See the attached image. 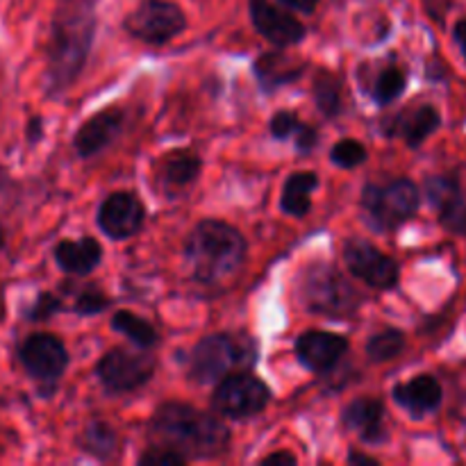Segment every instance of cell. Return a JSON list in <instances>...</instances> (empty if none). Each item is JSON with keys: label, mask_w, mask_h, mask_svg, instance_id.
I'll return each instance as SVG.
<instances>
[{"label": "cell", "mask_w": 466, "mask_h": 466, "mask_svg": "<svg viewBox=\"0 0 466 466\" xmlns=\"http://www.w3.org/2000/svg\"><path fill=\"white\" fill-rule=\"evenodd\" d=\"M271 400V391L259 378L232 373L223 378L212 396V408L228 419H248L262 412Z\"/></svg>", "instance_id": "ba28073f"}, {"label": "cell", "mask_w": 466, "mask_h": 466, "mask_svg": "<svg viewBox=\"0 0 466 466\" xmlns=\"http://www.w3.org/2000/svg\"><path fill=\"white\" fill-rule=\"evenodd\" d=\"M346 350H349V339L335 335V332L309 330L303 332L296 341V355H299L300 364L317 373H326L337 367Z\"/></svg>", "instance_id": "5bb4252c"}, {"label": "cell", "mask_w": 466, "mask_h": 466, "mask_svg": "<svg viewBox=\"0 0 466 466\" xmlns=\"http://www.w3.org/2000/svg\"><path fill=\"white\" fill-rule=\"evenodd\" d=\"M107 305H109L107 296H105L100 289H96V287H89V289L77 294L73 309H76L77 314H82V317H94V314L103 312Z\"/></svg>", "instance_id": "f546056e"}, {"label": "cell", "mask_w": 466, "mask_h": 466, "mask_svg": "<svg viewBox=\"0 0 466 466\" xmlns=\"http://www.w3.org/2000/svg\"><path fill=\"white\" fill-rule=\"evenodd\" d=\"M200 157L191 150H173V153L164 155L162 164H159V180L167 189H182V187L191 185L198 177Z\"/></svg>", "instance_id": "ffe728a7"}, {"label": "cell", "mask_w": 466, "mask_h": 466, "mask_svg": "<svg viewBox=\"0 0 466 466\" xmlns=\"http://www.w3.org/2000/svg\"><path fill=\"white\" fill-rule=\"evenodd\" d=\"M349 462H350V464H373V466H376V464H378V460L369 458V455L350 453V455H349Z\"/></svg>", "instance_id": "f35d334b"}, {"label": "cell", "mask_w": 466, "mask_h": 466, "mask_svg": "<svg viewBox=\"0 0 466 466\" xmlns=\"http://www.w3.org/2000/svg\"><path fill=\"white\" fill-rule=\"evenodd\" d=\"M18 360L27 376L39 382H57L68 367L66 346L48 332H35L18 349Z\"/></svg>", "instance_id": "30bf717a"}, {"label": "cell", "mask_w": 466, "mask_h": 466, "mask_svg": "<svg viewBox=\"0 0 466 466\" xmlns=\"http://www.w3.org/2000/svg\"><path fill=\"white\" fill-rule=\"evenodd\" d=\"M255 73H258L259 82H262L267 89L268 86L276 89V86L285 85V82L296 80V77L303 73V66H291L289 59L282 57V55H267V57H262L258 62Z\"/></svg>", "instance_id": "d4e9b609"}, {"label": "cell", "mask_w": 466, "mask_h": 466, "mask_svg": "<svg viewBox=\"0 0 466 466\" xmlns=\"http://www.w3.org/2000/svg\"><path fill=\"white\" fill-rule=\"evenodd\" d=\"M341 423L349 431L358 432L367 444H380L387 440L385 408L376 399H358L344 410Z\"/></svg>", "instance_id": "e0dca14e"}, {"label": "cell", "mask_w": 466, "mask_h": 466, "mask_svg": "<svg viewBox=\"0 0 466 466\" xmlns=\"http://www.w3.org/2000/svg\"><path fill=\"white\" fill-rule=\"evenodd\" d=\"M426 194L432 208L440 212L441 226L455 235H466V198L460 182L449 176L428 177Z\"/></svg>", "instance_id": "9a60e30c"}, {"label": "cell", "mask_w": 466, "mask_h": 466, "mask_svg": "<svg viewBox=\"0 0 466 466\" xmlns=\"http://www.w3.org/2000/svg\"><path fill=\"white\" fill-rule=\"evenodd\" d=\"M299 299L305 309L330 319H344L358 312L362 296L330 264H312L299 280Z\"/></svg>", "instance_id": "277c9868"}, {"label": "cell", "mask_w": 466, "mask_h": 466, "mask_svg": "<svg viewBox=\"0 0 466 466\" xmlns=\"http://www.w3.org/2000/svg\"><path fill=\"white\" fill-rule=\"evenodd\" d=\"M319 187L317 173L312 171H299L289 176L282 189V212L291 214V217H305L312 208V191Z\"/></svg>", "instance_id": "44dd1931"}, {"label": "cell", "mask_w": 466, "mask_h": 466, "mask_svg": "<svg viewBox=\"0 0 466 466\" xmlns=\"http://www.w3.org/2000/svg\"><path fill=\"white\" fill-rule=\"evenodd\" d=\"M150 432L167 449L177 451L187 460L217 458L226 453L230 444V432L214 414L185 403H164L155 412Z\"/></svg>", "instance_id": "7a4b0ae2"}, {"label": "cell", "mask_w": 466, "mask_h": 466, "mask_svg": "<svg viewBox=\"0 0 466 466\" xmlns=\"http://www.w3.org/2000/svg\"><path fill=\"white\" fill-rule=\"evenodd\" d=\"M285 7L294 9V12H303V14H312L317 9L319 0H280Z\"/></svg>", "instance_id": "d590c367"}, {"label": "cell", "mask_w": 466, "mask_h": 466, "mask_svg": "<svg viewBox=\"0 0 466 466\" xmlns=\"http://www.w3.org/2000/svg\"><path fill=\"white\" fill-rule=\"evenodd\" d=\"M408 86V76L400 68H387L378 76L376 85H373V100L378 105H390L396 98H400Z\"/></svg>", "instance_id": "83f0119b"}, {"label": "cell", "mask_w": 466, "mask_h": 466, "mask_svg": "<svg viewBox=\"0 0 466 466\" xmlns=\"http://www.w3.org/2000/svg\"><path fill=\"white\" fill-rule=\"evenodd\" d=\"M296 137H299V139H296V144H299V148L303 150V153L312 150L314 146H317V139H319L317 130L309 126H300L299 132H296Z\"/></svg>", "instance_id": "836d02e7"}, {"label": "cell", "mask_w": 466, "mask_h": 466, "mask_svg": "<svg viewBox=\"0 0 466 466\" xmlns=\"http://www.w3.org/2000/svg\"><path fill=\"white\" fill-rule=\"evenodd\" d=\"M41 135H44V121H41L39 116L30 118V123H27L25 137L32 141V144H35V141L41 139Z\"/></svg>", "instance_id": "8d00e7d4"}, {"label": "cell", "mask_w": 466, "mask_h": 466, "mask_svg": "<svg viewBox=\"0 0 466 466\" xmlns=\"http://www.w3.org/2000/svg\"><path fill=\"white\" fill-rule=\"evenodd\" d=\"M441 385L432 376H417L414 380L394 387V400L414 417L435 412L441 405Z\"/></svg>", "instance_id": "ac0fdd59"}, {"label": "cell", "mask_w": 466, "mask_h": 466, "mask_svg": "<svg viewBox=\"0 0 466 466\" xmlns=\"http://www.w3.org/2000/svg\"><path fill=\"white\" fill-rule=\"evenodd\" d=\"M100 258H103V248L91 237H82L77 241H59L55 246V262L62 271L71 273V276H86L98 267Z\"/></svg>", "instance_id": "d6986e66"}, {"label": "cell", "mask_w": 466, "mask_h": 466, "mask_svg": "<svg viewBox=\"0 0 466 466\" xmlns=\"http://www.w3.org/2000/svg\"><path fill=\"white\" fill-rule=\"evenodd\" d=\"M185 255L200 282H218L232 276L246 258V239L223 221H203L191 230Z\"/></svg>", "instance_id": "3957f363"}, {"label": "cell", "mask_w": 466, "mask_h": 466, "mask_svg": "<svg viewBox=\"0 0 466 466\" xmlns=\"http://www.w3.org/2000/svg\"><path fill=\"white\" fill-rule=\"evenodd\" d=\"M255 362L248 341L232 335H209L200 341L189 358V371L200 385L221 382L239 369Z\"/></svg>", "instance_id": "5b68a950"}, {"label": "cell", "mask_w": 466, "mask_h": 466, "mask_svg": "<svg viewBox=\"0 0 466 466\" xmlns=\"http://www.w3.org/2000/svg\"><path fill=\"white\" fill-rule=\"evenodd\" d=\"M344 262L349 271L369 287L391 289L399 282V264L390 255L380 253L373 244L362 239H349L344 244Z\"/></svg>", "instance_id": "8fae6325"}, {"label": "cell", "mask_w": 466, "mask_h": 466, "mask_svg": "<svg viewBox=\"0 0 466 466\" xmlns=\"http://www.w3.org/2000/svg\"><path fill=\"white\" fill-rule=\"evenodd\" d=\"M440 112L432 105H421L408 118H396V130L405 137L408 146L417 148L440 127Z\"/></svg>", "instance_id": "7402d4cb"}, {"label": "cell", "mask_w": 466, "mask_h": 466, "mask_svg": "<svg viewBox=\"0 0 466 466\" xmlns=\"http://www.w3.org/2000/svg\"><path fill=\"white\" fill-rule=\"evenodd\" d=\"M458 417L466 423V394L462 396V403H460V408H458Z\"/></svg>", "instance_id": "ab89813d"}, {"label": "cell", "mask_w": 466, "mask_h": 466, "mask_svg": "<svg viewBox=\"0 0 466 466\" xmlns=\"http://www.w3.org/2000/svg\"><path fill=\"white\" fill-rule=\"evenodd\" d=\"M314 98H317L319 109L321 114H326L328 118H335L341 114V107H344V100H341V86L339 82L335 80L328 73H321L314 82Z\"/></svg>", "instance_id": "4316f807"}, {"label": "cell", "mask_w": 466, "mask_h": 466, "mask_svg": "<svg viewBox=\"0 0 466 466\" xmlns=\"http://www.w3.org/2000/svg\"><path fill=\"white\" fill-rule=\"evenodd\" d=\"M139 464L141 466H182L187 464V458L182 453H177V451L173 449H153L148 451V453H144L139 458Z\"/></svg>", "instance_id": "1f68e13d"}, {"label": "cell", "mask_w": 466, "mask_h": 466, "mask_svg": "<svg viewBox=\"0 0 466 466\" xmlns=\"http://www.w3.org/2000/svg\"><path fill=\"white\" fill-rule=\"evenodd\" d=\"M59 309H62V303H59L57 296H53V294H48V291H44V294L36 296V300H35V303H32V308L27 309L25 317H27V321H35V323L48 321V319L55 317V314H57Z\"/></svg>", "instance_id": "4dcf8cb0"}, {"label": "cell", "mask_w": 466, "mask_h": 466, "mask_svg": "<svg viewBox=\"0 0 466 466\" xmlns=\"http://www.w3.org/2000/svg\"><path fill=\"white\" fill-rule=\"evenodd\" d=\"M268 127H271V135L276 137V139H287V137L299 132L300 121L294 112H278L276 116L271 118V126Z\"/></svg>", "instance_id": "d6a6232c"}, {"label": "cell", "mask_w": 466, "mask_h": 466, "mask_svg": "<svg viewBox=\"0 0 466 466\" xmlns=\"http://www.w3.org/2000/svg\"><path fill=\"white\" fill-rule=\"evenodd\" d=\"M3 244H5V235H3V228H0V248H3Z\"/></svg>", "instance_id": "60d3db41"}, {"label": "cell", "mask_w": 466, "mask_h": 466, "mask_svg": "<svg viewBox=\"0 0 466 466\" xmlns=\"http://www.w3.org/2000/svg\"><path fill=\"white\" fill-rule=\"evenodd\" d=\"M127 35L144 44L159 46L171 41L187 27L185 12L171 0H141L123 21Z\"/></svg>", "instance_id": "52a82bcc"}, {"label": "cell", "mask_w": 466, "mask_h": 466, "mask_svg": "<svg viewBox=\"0 0 466 466\" xmlns=\"http://www.w3.org/2000/svg\"><path fill=\"white\" fill-rule=\"evenodd\" d=\"M264 466H296V458L291 453H273L268 455V458L262 460Z\"/></svg>", "instance_id": "e575fe53"}, {"label": "cell", "mask_w": 466, "mask_h": 466, "mask_svg": "<svg viewBox=\"0 0 466 466\" xmlns=\"http://www.w3.org/2000/svg\"><path fill=\"white\" fill-rule=\"evenodd\" d=\"M146 209L130 191H116L103 200L98 209V226L112 239H127L144 226Z\"/></svg>", "instance_id": "7c38bea8"}, {"label": "cell", "mask_w": 466, "mask_h": 466, "mask_svg": "<svg viewBox=\"0 0 466 466\" xmlns=\"http://www.w3.org/2000/svg\"><path fill=\"white\" fill-rule=\"evenodd\" d=\"M453 36H455V41H458L460 50H462V55L466 59V16H462L458 23H455Z\"/></svg>", "instance_id": "74e56055"}, {"label": "cell", "mask_w": 466, "mask_h": 466, "mask_svg": "<svg viewBox=\"0 0 466 466\" xmlns=\"http://www.w3.org/2000/svg\"><path fill=\"white\" fill-rule=\"evenodd\" d=\"M330 157L339 168H355L367 159V148L360 141L344 139L332 148Z\"/></svg>", "instance_id": "f1b7e54d"}, {"label": "cell", "mask_w": 466, "mask_h": 466, "mask_svg": "<svg viewBox=\"0 0 466 466\" xmlns=\"http://www.w3.org/2000/svg\"><path fill=\"white\" fill-rule=\"evenodd\" d=\"M155 362L148 355L114 349L98 362V378L109 394H130L153 378Z\"/></svg>", "instance_id": "9c48e42d"}, {"label": "cell", "mask_w": 466, "mask_h": 466, "mask_svg": "<svg viewBox=\"0 0 466 466\" xmlns=\"http://www.w3.org/2000/svg\"><path fill=\"white\" fill-rule=\"evenodd\" d=\"M112 328L116 332H121L123 337H127V339H130L132 344L139 346V349H153V346H157V330H155L148 321L139 319L137 314L126 312V309L114 314Z\"/></svg>", "instance_id": "603a6c76"}, {"label": "cell", "mask_w": 466, "mask_h": 466, "mask_svg": "<svg viewBox=\"0 0 466 466\" xmlns=\"http://www.w3.org/2000/svg\"><path fill=\"white\" fill-rule=\"evenodd\" d=\"M405 349V337L400 330H394V328H387V330L378 332L369 339L367 353L369 358L376 360V362H390L396 355L403 353Z\"/></svg>", "instance_id": "484cf974"}, {"label": "cell", "mask_w": 466, "mask_h": 466, "mask_svg": "<svg viewBox=\"0 0 466 466\" xmlns=\"http://www.w3.org/2000/svg\"><path fill=\"white\" fill-rule=\"evenodd\" d=\"M96 32L94 0H59L46 53V91L59 96L85 68Z\"/></svg>", "instance_id": "6da1fadb"}, {"label": "cell", "mask_w": 466, "mask_h": 466, "mask_svg": "<svg viewBox=\"0 0 466 466\" xmlns=\"http://www.w3.org/2000/svg\"><path fill=\"white\" fill-rule=\"evenodd\" d=\"M123 118H126L123 116V109L112 107L85 121V126L76 132V139H73L77 155L80 157H91V155L100 153L121 132Z\"/></svg>", "instance_id": "2e32d148"}, {"label": "cell", "mask_w": 466, "mask_h": 466, "mask_svg": "<svg viewBox=\"0 0 466 466\" xmlns=\"http://www.w3.org/2000/svg\"><path fill=\"white\" fill-rule=\"evenodd\" d=\"M250 21L259 35L276 46H294L305 39V25L289 12H282L268 0H250Z\"/></svg>", "instance_id": "4fadbf2b"}, {"label": "cell", "mask_w": 466, "mask_h": 466, "mask_svg": "<svg viewBox=\"0 0 466 466\" xmlns=\"http://www.w3.org/2000/svg\"><path fill=\"white\" fill-rule=\"evenodd\" d=\"M419 200L421 196H419L417 185L405 177L385 187L369 185L362 191V209L378 230H394L410 221L417 214Z\"/></svg>", "instance_id": "8992f818"}, {"label": "cell", "mask_w": 466, "mask_h": 466, "mask_svg": "<svg viewBox=\"0 0 466 466\" xmlns=\"http://www.w3.org/2000/svg\"><path fill=\"white\" fill-rule=\"evenodd\" d=\"M82 451L98 460H112L118 451V437L107 423L94 421L85 428L80 437Z\"/></svg>", "instance_id": "cb8c5ba5"}]
</instances>
